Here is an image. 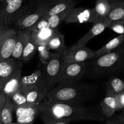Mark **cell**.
I'll use <instances>...</instances> for the list:
<instances>
[{"instance_id":"1","label":"cell","mask_w":124,"mask_h":124,"mask_svg":"<svg viewBox=\"0 0 124 124\" xmlns=\"http://www.w3.org/2000/svg\"><path fill=\"white\" fill-rule=\"evenodd\" d=\"M40 113L47 114L69 124L79 121L102 122L105 119L101 111L93 107L50 102L44 99L39 104Z\"/></svg>"},{"instance_id":"2","label":"cell","mask_w":124,"mask_h":124,"mask_svg":"<svg viewBox=\"0 0 124 124\" xmlns=\"http://www.w3.org/2000/svg\"><path fill=\"white\" fill-rule=\"evenodd\" d=\"M96 92L95 84L79 82L70 85L54 87L45 99L50 102L84 105L95 96Z\"/></svg>"},{"instance_id":"3","label":"cell","mask_w":124,"mask_h":124,"mask_svg":"<svg viewBox=\"0 0 124 124\" xmlns=\"http://www.w3.org/2000/svg\"><path fill=\"white\" fill-rule=\"evenodd\" d=\"M124 48H117L108 53L95 57L87 62L85 75L100 78L115 72L124 63Z\"/></svg>"},{"instance_id":"4","label":"cell","mask_w":124,"mask_h":124,"mask_svg":"<svg viewBox=\"0 0 124 124\" xmlns=\"http://www.w3.org/2000/svg\"><path fill=\"white\" fill-rule=\"evenodd\" d=\"M87 61L68 63L62 62L58 78L57 86H67L78 83L85 76Z\"/></svg>"},{"instance_id":"5","label":"cell","mask_w":124,"mask_h":124,"mask_svg":"<svg viewBox=\"0 0 124 124\" xmlns=\"http://www.w3.org/2000/svg\"><path fill=\"white\" fill-rule=\"evenodd\" d=\"M62 61L61 56L56 53L51 60L45 65H41L42 87L43 93L47 94L57 85L59 70Z\"/></svg>"},{"instance_id":"6","label":"cell","mask_w":124,"mask_h":124,"mask_svg":"<svg viewBox=\"0 0 124 124\" xmlns=\"http://www.w3.org/2000/svg\"><path fill=\"white\" fill-rule=\"evenodd\" d=\"M23 0H3L0 4V26L10 27L20 14Z\"/></svg>"},{"instance_id":"7","label":"cell","mask_w":124,"mask_h":124,"mask_svg":"<svg viewBox=\"0 0 124 124\" xmlns=\"http://www.w3.org/2000/svg\"><path fill=\"white\" fill-rule=\"evenodd\" d=\"M99 19L96 15L93 8L84 7H73L68 13L64 21L69 23H96L99 22Z\"/></svg>"},{"instance_id":"8","label":"cell","mask_w":124,"mask_h":124,"mask_svg":"<svg viewBox=\"0 0 124 124\" xmlns=\"http://www.w3.org/2000/svg\"><path fill=\"white\" fill-rule=\"evenodd\" d=\"M47 6V1L46 0L39 4L34 10L25 14H19L15 23L17 29H25L33 26L39 19L45 16Z\"/></svg>"},{"instance_id":"9","label":"cell","mask_w":124,"mask_h":124,"mask_svg":"<svg viewBox=\"0 0 124 124\" xmlns=\"http://www.w3.org/2000/svg\"><path fill=\"white\" fill-rule=\"evenodd\" d=\"M17 30L7 27L0 38V61L10 58L16 40Z\"/></svg>"},{"instance_id":"10","label":"cell","mask_w":124,"mask_h":124,"mask_svg":"<svg viewBox=\"0 0 124 124\" xmlns=\"http://www.w3.org/2000/svg\"><path fill=\"white\" fill-rule=\"evenodd\" d=\"M23 62L12 57L0 61V92L6 82L18 69L23 68Z\"/></svg>"},{"instance_id":"11","label":"cell","mask_w":124,"mask_h":124,"mask_svg":"<svg viewBox=\"0 0 124 124\" xmlns=\"http://www.w3.org/2000/svg\"><path fill=\"white\" fill-rule=\"evenodd\" d=\"M95 58L94 51L84 47L73 50H67L61 56L62 61L68 63L82 62Z\"/></svg>"},{"instance_id":"12","label":"cell","mask_w":124,"mask_h":124,"mask_svg":"<svg viewBox=\"0 0 124 124\" xmlns=\"http://www.w3.org/2000/svg\"><path fill=\"white\" fill-rule=\"evenodd\" d=\"M108 24V23L106 21V20L104 18L102 19L98 23H94L93 25L90 29L89 31L85 35H84L82 38H81L77 41V42H76L70 48L67 49V50H73L85 47L86 44L92 39L101 34L105 30V29L107 27Z\"/></svg>"},{"instance_id":"13","label":"cell","mask_w":124,"mask_h":124,"mask_svg":"<svg viewBox=\"0 0 124 124\" xmlns=\"http://www.w3.org/2000/svg\"><path fill=\"white\" fill-rule=\"evenodd\" d=\"M32 29L31 27L25 29H18L16 43L12 53V58L21 60L22 54L24 48L31 38Z\"/></svg>"},{"instance_id":"14","label":"cell","mask_w":124,"mask_h":124,"mask_svg":"<svg viewBox=\"0 0 124 124\" xmlns=\"http://www.w3.org/2000/svg\"><path fill=\"white\" fill-rule=\"evenodd\" d=\"M41 78H42L41 65H39V67L36 69L35 71L32 73L31 75L21 76V88L23 91H27L28 90L38 87L43 93ZM44 94L45 95L44 93Z\"/></svg>"},{"instance_id":"15","label":"cell","mask_w":124,"mask_h":124,"mask_svg":"<svg viewBox=\"0 0 124 124\" xmlns=\"http://www.w3.org/2000/svg\"><path fill=\"white\" fill-rule=\"evenodd\" d=\"M47 6L45 16L64 12L71 10L76 4V0H47Z\"/></svg>"},{"instance_id":"16","label":"cell","mask_w":124,"mask_h":124,"mask_svg":"<svg viewBox=\"0 0 124 124\" xmlns=\"http://www.w3.org/2000/svg\"><path fill=\"white\" fill-rule=\"evenodd\" d=\"M22 76V68L18 69L10 78L6 82L1 93L6 96H12L15 93L21 89V78Z\"/></svg>"},{"instance_id":"17","label":"cell","mask_w":124,"mask_h":124,"mask_svg":"<svg viewBox=\"0 0 124 124\" xmlns=\"http://www.w3.org/2000/svg\"><path fill=\"white\" fill-rule=\"evenodd\" d=\"M47 47L50 50L53 51V53H58L61 56L65 54L68 49L65 44L64 35L58 30L49 40Z\"/></svg>"},{"instance_id":"18","label":"cell","mask_w":124,"mask_h":124,"mask_svg":"<svg viewBox=\"0 0 124 124\" xmlns=\"http://www.w3.org/2000/svg\"><path fill=\"white\" fill-rule=\"evenodd\" d=\"M104 19L108 24L115 21L124 20V1H111V10Z\"/></svg>"},{"instance_id":"19","label":"cell","mask_w":124,"mask_h":124,"mask_svg":"<svg viewBox=\"0 0 124 124\" xmlns=\"http://www.w3.org/2000/svg\"><path fill=\"white\" fill-rule=\"evenodd\" d=\"M106 96H115L124 92V80L117 77L110 78L105 84Z\"/></svg>"},{"instance_id":"20","label":"cell","mask_w":124,"mask_h":124,"mask_svg":"<svg viewBox=\"0 0 124 124\" xmlns=\"http://www.w3.org/2000/svg\"><path fill=\"white\" fill-rule=\"evenodd\" d=\"M102 115L105 118H110L117 111V101L116 97L106 96L100 103Z\"/></svg>"},{"instance_id":"21","label":"cell","mask_w":124,"mask_h":124,"mask_svg":"<svg viewBox=\"0 0 124 124\" xmlns=\"http://www.w3.org/2000/svg\"><path fill=\"white\" fill-rule=\"evenodd\" d=\"M58 29L48 28L41 30H33L31 38L38 46H47L49 40L52 38Z\"/></svg>"},{"instance_id":"22","label":"cell","mask_w":124,"mask_h":124,"mask_svg":"<svg viewBox=\"0 0 124 124\" xmlns=\"http://www.w3.org/2000/svg\"><path fill=\"white\" fill-rule=\"evenodd\" d=\"M15 106L10 98L6 96V100L0 111V124H8L13 122Z\"/></svg>"},{"instance_id":"23","label":"cell","mask_w":124,"mask_h":124,"mask_svg":"<svg viewBox=\"0 0 124 124\" xmlns=\"http://www.w3.org/2000/svg\"><path fill=\"white\" fill-rule=\"evenodd\" d=\"M124 42V35H119L117 36L114 38L113 39L108 41L101 48L98 49V50L94 51L95 57L100 56L104 55V54L112 52L114 50L119 47Z\"/></svg>"},{"instance_id":"24","label":"cell","mask_w":124,"mask_h":124,"mask_svg":"<svg viewBox=\"0 0 124 124\" xmlns=\"http://www.w3.org/2000/svg\"><path fill=\"white\" fill-rule=\"evenodd\" d=\"M24 92H25L27 102L30 104L38 105L46 99V96L38 87Z\"/></svg>"},{"instance_id":"25","label":"cell","mask_w":124,"mask_h":124,"mask_svg":"<svg viewBox=\"0 0 124 124\" xmlns=\"http://www.w3.org/2000/svg\"><path fill=\"white\" fill-rule=\"evenodd\" d=\"M94 10L99 19L105 18L111 10V1L109 0H96Z\"/></svg>"},{"instance_id":"26","label":"cell","mask_w":124,"mask_h":124,"mask_svg":"<svg viewBox=\"0 0 124 124\" xmlns=\"http://www.w3.org/2000/svg\"><path fill=\"white\" fill-rule=\"evenodd\" d=\"M16 116L18 117H30L39 116L40 113L39 104L37 106L18 107L15 108Z\"/></svg>"},{"instance_id":"27","label":"cell","mask_w":124,"mask_h":124,"mask_svg":"<svg viewBox=\"0 0 124 124\" xmlns=\"http://www.w3.org/2000/svg\"><path fill=\"white\" fill-rule=\"evenodd\" d=\"M38 46V45L31 38L29 42L23 50L21 61L23 62H27L30 59L33 58L35 53L37 52Z\"/></svg>"},{"instance_id":"28","label":"cell","mask_w":124,"mask_h":124,"mask_svg":"<svg viewBox=\"0 0 124 124\" xmlns=\"http://www.w3.org/2000/svg\"><path fill=\"white\" fill-rule=\"evenodd\" d=\"M11 101L15 106V108L18 107H29L37 106L34 104H30L27 102L25 92L21 88L16 93H15L11 97H10Z\"/></svg>"},{"instance_id":"29","label":"cell","mask_w":124,"mask_h":124,"mask_svg":"<svg viewBox=\"0 0 124 124\" xmlns=\"http://www.w3.org/2000/svg\"><path fill=\"white\" fill-rule=\"evenodd\" d=\"M70 10H69L64 12L57 13V14L52 15L50 16H46L50 27L53 29H57L61 23L64 21Z\"/></svg>"},{"instance_id":"30","label":"cell","mask_w":124,"mask_h":124,"mask_svg":"<svg viewBox=\"0 0 124 124\" xmlns=\"http://www.w3.org/2000/svg\"><path fill=\"white\" fill-rule=\"evenodd\" d=\"M38 51L41 65L47 64L55 54V53L51 52L47 46H39Z\"/></svg>"},{"instance_id":"31","label":"cell","mask_w":124,"mask_h":124,"mask_svg":"<svg viewBox=\"0 0 124 124\" xmlns=\"http://www.w3.org/2000/svg\"><path fill=\"white\" fill-rule=\"evenodd\" d=\"M118 35H124V20H117L108 24L107 27Z\"/></svg>"},{"instance_id":"32","label":"cell","mask_w":124,"mask_h":124,"mask_svg":"<svg viewBox=\"0 0 124 124\" xmlns=\"http://www.w3.org/2000/svg\"><path fill=\"white\" fill-rule=\"evenodd\" d=\"M39 116H40L44 124H68L64 121L54 118L47 114L39 113Z\"/></svg>"},{"instance_id":"33","label":"cell","mask_w":124,"mask_h":124,"mask_svg":"<svg viewBox=\"0 0 124 124\" xmlns=\"http://www.w3.org/2000/svg\"><path fill=\"white\" fill-rule=\"evenodd\" d=\"M33 30H41L44 29H47L50 27L49 24L47 21L46 16H44L43 17L39 19L33 26L31 27Z\"/></svg>"},{"instance_id":"34","label":"cell","mask_w":124,"mask_h":124,"mask_svg":"<svg viewBox=\"0 0 124 124\" xmlns=\"http://www.w3.org/2000/svg\"><path fill=\"white\" fill-rule=\"evenodd\" d=\"M107 124H124V108L122 111L119 115L115 116H111L110 118H107L106 121Z\"/></svg>"},{"instance_id":"35","label":"cell","mask_w":124,"mask_h":124,"mask_svg":"<svg viewBox=\"0 0 124 124\" xmlns=\"http://www.w3.org/2000/svg\"><path fill=\"white\" fill-rule=\"evenodd\" d=\"M117 101V111L124 108V92L116 96Z\"/></svg>"},{"instance_id":"36","label":"cell","mask_w":124,"mask_h":124,"mask_svg":"<svg viewBox=\"0 0 124 124\" xmlns=\"http://www.w3.org/2000/svg\"><path fill=\"white\" fill-rule=\"evenodd\" d=\"M5 100H6V95L0 92V111L1 110V108L3 106L4 104Z\"/></svg>"},{"instance_id":"37","label":"cell","mask_w":124,"mask_h":124,"mask_svg":"<svg viewBox=\"0 0 124 124\" xmlns=\"http://www.w3.org/2000/svg\"><path fill=\"white\" fill-rule=\"evenodd\" d=\"M7 27H1L0 26V38H1V36L2 35V34L4 32L5 30L6 29Z\"/></svg>"},{"instance_id":"38","label":"cell","mask_w":124,"mask_h":124,"mask_svg":"<svg viewBox=\"0 0 124 124\" xmlns=\"http://www.w3.org/2000/svg\"><path fill=\"white\" fill-rule=\"evenodd\" d=\"M18 124L16 123V122H11V123H10V124Z\"/></svg>"},{"instance_id":"39","label":"cell","mask_w":124,"mask_h":124,"mask_svg":"<svg viewBox=\"0 0 124 124\" xmlns=\"http://www.w3.org/2000/svg\"><path fill=\"white\" fill-rule=\"evenodd\" d=\"M2 1H3V0H0V4H1V3L2 2Z\"/></svg>"},{"instance_id":"40","label":"cell","mask_w":124,"mask_h":124,"mask_svg":"<svg viewBox=\"0 0 124 124\" xmlns=\"http://www.w3.org/2000/svg\"><path fill=\"white\" fill-rule=\"evenodd\" d=\"M109 1H116V0H109Z\"/></svg>"},{"instance_id":"41","label":"cell","mask_w":124,"mask_h":124,"mask_svg":"<svg viewBox=\"0 0 124 124\" xmlns=\"http://www.w3.org/2000/svg\"><path fill=\"white\" fill-rule=\"evenodd\" d=\"M123 70H124V65H123Z\"/></svg>"},{"instance_id":"42","label":"cell","mask_w":124,"mask_h":124,"mask_svg":"<svg viewBox=\"0 0 124 124\" xmlns=\"http://www.w3.org/2000/svg\"><path fill=\"white\" fill-rule=\"evenodd\" d=\"M122 1H124V0H122Z\"/></svg>"},{"instance_id":"43","label":"cell","mask_w":124,"mask_h":124,"mask_svg":"<svg viewBox=\"0 0 124 124\" xmlns=\"http://www.w3.org/2000/svg\"><path fill=\"white\" fill-rule=\"evenodd\" d=\"M105 124H106V123H105Z\"/></svg>"},{"instance_id":"44","label":"cell","mask_w":124,"mask_h":124,"mask_svg":"<svg viewBox=\"0 0 124 124\" xmlns=\"http://www.w3.org/2000/svg\"></svg>"}]
</instances>
